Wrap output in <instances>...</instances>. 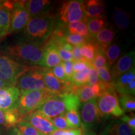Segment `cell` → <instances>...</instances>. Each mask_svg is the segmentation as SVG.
Wrapping results in <instances>:
<instances>
[{"mask_svg":"<svg viewBox=\"0 0 135 135\" xmlns=\"http://www.w3.org/2000/svg\"><path fill=\"white\" fill-rule=\"evenodd\" d=\"M3 54L25 66H40L43 46L25 39L6 47Z\"/></svg>","mask_w":135,"mask_h":135,"instance_id":"obj_1","label":"cell"},{"mask_svg":"<svg viewBox=\"0 0 135 135\" xmlns=\"http://www.w3.org/2000/svg\"><path fill=\"white\" fill-rule=\"evenodd\" d=\"M54 19L53 15L48 11L30 18L25 28L26 40L44 46L53 31Z\"/></svg>","mask_w":135,"mask_h":135,"instance_id":"obj_2","label":"cell"},{"mask_svg":"<svg viewBox=\"0 0 135 135\" xmlns=\"http://www.w3.org/2000/svg\"><path fill=\"white\" fill-rule=\"evenodd\" d=\"M80 102L75 94L68 93L55 94L50 97L38 110L47 118L51 119L56 116L65 114L71 110L78 111Z\"/></svg>","mask_w":135,"mask_h":135,"instance_id":"obj_3","label":"cell"},{"mask_svg":"<svg viewBox=\"0 0 135 135\" xmlns=\"http://www.w3.org/2000/svg\"><path fill=\"white\" fill-rule=\"evenodd\" d=\"M55 93L47 88L20 92L17 110L23 119L25 116L38 110Z\"/></svg>","mask_w":135,"mask_h":135,"instance_id":"obj_4","label":"cell"},{"mask_svg":"<svg viewBox=\"0 0 135 135\" xmlns=\"http://www.w3.org/2000/svg\"><path fill=\"white\" fill-rule=\"evenodd\" d=\"M43 67H27L17 79L15 86L20 92L46 88L43 79Z\"/></svg>","mask_w":135,"mask_h":135,"instance_id":"obj_5","label":"cell"},{"mask_svg":"<svg viewBox=\"0 0 135 135\" xmlns=\"http://www.w3.org/2000/svg\"><path fill=\"white\" fill-rule=\"evenodd\" d=\"M104 117L98 108L97 98L84 103L81 109L82 129L84 131L83 133L85 135H95L91 132L93 128L100 124Z\"/></svg>","mask_w":135,"mask_h":135,"instance_id":"obj_6","label":"cell"},{"mask_svg":"<svg viewBox=\"0 0 135 135\" xmlns=\"http://www.w3.org/2000/svg\"><path fill=\"white\" fill-rule=\"evenodd\" d=\"M97 104L99 112L104 116L119 117L124 114L119 104L115 89L108 91L97 98Z\"/></svg>","mask_w":135,"mask_h":135,"instance_id":"obj_7","label":"cell"},{"mask_svg":"<svg viewBox=\"0 0 135 135\" xmlns=\"http://www.w3.org/2000/svg\"><path fill=\"white\" fill-rule=\"evenodd\" d=\"M26 68L16 63L8 56L0 54V79L10 85L15 86L17 79Z\"/></svg>","mask_w":135,"mask_h":135,"instance_id":"obj_8","label":"cell"},{"mask_svg":"<svg viewBox=\"0 0 135 135\" xmlns=\"http://www.w3.org/2000/svg\"><path fill=\"white\" fill-rule=\"evenodd\" d=\"M60 20L64 24L86 21L84 11L83 1H68L64 3L60 8Z\"/></svg>","mask_w":135,"mask_h":135,"instance_id":"obj_9","label":"cell"},{"mask_svg":"<svg viewBox=\"0 0 135 135\" xmlns=\"http://www.w3.org/2000/svg\"><path fill=\"white\" fill-rule=\"evenodd\" d=\"M25 1H14V6L11 11L10 25L8 34H12L21 31L25 29L29 21L30 16L26 8Z\"/></svg>","mask_w":135,"mask_h":135,"instance_id":"obj_10","label":"cell"},{"mask_svg":"<svg viewBox=\"0 0 135 135\" xmlns=\"http://www.w3.org/2000/svg\"><path fill=\"white\" fill-rule=\"evenodd\" d=\"M22 121L28 123L41 134L51 135L56 130L50 118H47L38 111L25 116Z\"/></svg>","mask_w":135,"mask_h":135,"instance_id":"obj_11","label":"cell"},{"mask_svg":"<svg viewBox=\"0 0 135 135\" xmlns=\"http://www.w3.org/2000/svg\"><path fill=\"white\" fill-rule=\"evenodd\" d=\"M43 79L47 89L54 93L64 94L71 93L73 84L71 81L61 83L56 78L52 73L51 69L43 68Z\"/></svg>","mask_w":135,"mask_h":135,"instance_id":"obj_12","label":"cell"},{"mask_svg":"<svg viewBox=\"0 0 135 135\" xmlns=\"http://www.w3.org/2000/svg\"><path fill=\"white\" fill-rule=\"evenodd\" d=\"M116 92L121 94H128L134 97L135 94V70L134 68L123 73L114 80Z\"/></svg>","mask_w":135,"mask_h":135,"instance_id":"obj_13","label":"cell"},{"mask_svg":"<svg viewBox=\"0 0 135 135\" xmlns=\"http://www.w3.org/2000/svg\"><path fill=\"white\" fill-rule=\"evenodd\" d=\"M134 51H131L119 57L113 65L112 68H110V72L113 81L122 74L134 68Z\"/></svg>","mask_w":135,"mask_h":135,"instance_id":"obj_14","label":"cell"},{"mask_svg":"<svg viewBox=\"0 0 135 135\" xmlns=\"http://www.w3.org/2000/svg\"><path fill=\"white\" fill-rule=\"evenodd\" d=\"M20 96V90L14 86L0 89V109L5 111L16 108Z\"/></svg>","mask_w":135,"mask_h":135,"instance_id":"obj_15","label":"cell"},{"mask_svg":"<svg viewBox=\"0 0 135 135\" xmlns=\"http://www.w3.org/2000/svg\"><path fill=\"white\" fill-rule=\"evenodd\" d=\"M61 63L57 47L55 44L47 41L43 46V58L40 66L51 69Z\"/></svg>","mask_w":135,"mask_h":135,"instance_id":"obj_16","label":"cell"},{"mask_svg":"<svg viewBox=\"0 0 135 135\" xmlns=\"http://www.w3.org/2000/svg\"><path fill=\"white\" fill-rule=\"evenodd\" d=\"M13 6L14 1H0V39L8 34L11 11Z\"/></svg>","mask_w":135,"mask_h":135,"instance_id":"obj_17","label":"cell"},{"mask_svg":"<svg viewBox=\"0 0 135 135\" xmlns=\"http://www.w3.org/2000/svg\"><path fill=\"white\" fill-rule=\"evenodd\" d=\"M100 135H134V133L121 120H113L106 125Z\"/></svg>","mask_w":135,"mask_h":135,"instance_id":"obj_18","label":"cell"},{"mask_svg":"<svg viewBox=\"0 0 135 135\" xmlns=\"http://www.w3.org/2000/svg\"><path fill=\"white\" fill-rule=\"evenodd\" d=\"M84 11L86 19L103 16L105 12V4L99 0H88L83 1Z\"/></svg>","mask_w":135,"mask_h":135,"instance_id":"obj_19","label":"cell"},{"mask_svg":"<svg viewBox=\"0 0 135 135\" xmlns=\"http://www.w3.org/2000/svg\"><path fill=\"white\" fill-rule=\"evenodd\" d=\"M50 3L51 1L48 0H30L25 1L24 4L29 13L30 18H33L46 12Z\"/></svg>","mask_w":135,"mask_h":135,"instance_id":"obj_20","label":"cell"},{"mask_svg":"<svg viewBox=\"0 0 135 135\" xmlns=\"http://www.w3.org/2000/svg\"><path fill=\"white\" fill-rule=\"evenodd\" d=\"M60 27L65 33L78 35L89 40L92 38L89 35L86 25L84 22L78 21L75 23L60 25Z\"/></svg>","mask_w":135,"mask_h":135,"instance_id":"obj_21","label":"cell"},{"mask_svg":"<svg viewBox=\"0 0 135 135\" xmlns=\"http://www.w3.org/2000/svg\"><path fill=\"white\" fill-rule=\"evenodd\" d=\"M114 38H115V32L112 28L109 27L104 28L93 37L94 41L97 42L99 47L103 50L113 43Z\"/></svg>","mask_w":135,"mask_h":135,"instance_id":"obj_22","label":"cell"},{"mask_svg":"<svg viewBox=\"0 0 135 135\" xmlns=\"http://www.w3.org/2000/svg\"><path fill=\"white\" fill-rule=\"evenodd\" d=\"M99 48V45L93 38L86 43L81 45L80 55L84 61L91 64Z\"/></svg>","mask_w":135,"mask_h":135,"instance_id":"obj_23","label":"cell"},{"mask_svg":"<svg viewBox=\"0 0 135 135\" xmlns=\"http://www.w3.org/2000/svg\"><path fill=\"white\" fill-rule=\"evenodd\" d=\"M87 29L88 30L91 38L97 35L101 30L106 26V20L105 17H97V18H88L85 22Z\"/></svg>","mask_w":135,"mask_h":135,"instance_id":"obj_24","label":"cell"},{"mask_svg":"<svg viewBox=\"0 0 135 135\" xmlns=\"http://www.w3.org/2000/svg\"><path fill=\"white\" fill-rule=\"evenodd\" d=\"M112 18L118 28L121 30L127 29L130 25L129 15L118 8H116L113 13Z\"/></svg>","mask_w":135,"mask_h":135,"instance_id":"obj_25","label":"cell"},{"mask_svg":"<svg viewBox=\"0 0 135 135\" xmlns=\"http://www.w3.org/2000/svg\"><path fill=\"white\" fill-rule=\"evenodd\" d=\"M11 135H41L35 128L25 121H21L10 129Z\"/></svg>","mask_w":135,"mask_h":135,"instance_id":"obj_26","label":"cell"},{"mask_svg":"<svg viewBox=\"0 0 135 135\" xmlns=\"http://www.w3.org/2000/svg\"><path fill=\"white\" fill-rule=\"evenodd\" d=\"M107 59L108 65L109 67L113 66L119 58L121 53V48L118 43H112L104 50Z\"/></svg>","mask_w":135,"mask_h":135,"instance_id":"obj_27","label":"cell"},{"mask_svg":"<svg viewBox=\"0 0 135 135\" xmlns=\"http://www.w3.org/2000/svg\"><path fill=\"white\" fill-rule=\"evenodd\" d=\"M91 67H88L81 71L73 73L71 79V82L75 87H80L82 86L88 84V73L89 68Z\"/></svg>","mask_w":135,"mask_h":135,"instance_id":"obj_28","label":"cell"},{"mask_svg":"<svg viewBox=\"0 0 135 135\" xmlns=\"http://www.w3.org/2000/svg\"><path fill=\"white\" fill-rule=\"evenodd\" d=\"M6 129H11L16 124L21 122L23 119L16 108L5 111Z\"/></svg>","mask_w":135,"mask_h":135,"instance_id":"obj_29","label":"cell"},{"mask_svg":"<svg viewBox=\"0 0 135 135\" xmlns=\"http://www.w3.org/2000/svg\"><path fill=\"white\" fill-rule=\"evenodd\" d=\"M121 108L124 111L133 113L135 110V98L134 97L128 94L119 95L118 99Z\"/></svg>","mask_w":135,"mask_h":135,"instance_id":"obj_30","label":"cell"},{"mask_svg":"<svg viewBox=\"0 0 135 135\" xmlns=\"http://www.w3.org/2000/svg\"><path fill=\"white\" fill-rule=\"evenodd\" d=\"M64 115L71 129H76L81 126V118L78 111L71 110L67 111Z\"/></svg>","mask_w":135,"mask_h":135,"instance_id":"obj_31","label":"cell"},{"mask_svg":"<svg viewBox=\"0 0 135 135\" xmlns=\"http://www.w3.org/2000/svg\"><path fill=\"white\" fill-rule=\"evenodd\" d=\"M91 65L93 67L95 68L96 70L99 68L105 66H108V65L107 59H106L104 50L100 47L99 48V50H98L97 53L96 54L95 56H94Z\"/></svg>","mask_w":135,"mask_h":135,"instance_id":"obj_32","label":"cell"},{"mask_svg":"<svg viewBox=\"0 0 135 135\" xmlns=\"http://www.w3.org/2000/svg\"><path fill=\"white\" fill-rule=\"evenodd\" d=\"M64 40L67 42L68 43L70 44L71 45L73 46H77V45H81L84 43H86L91 39L89 40L84 37L80 36L78 35H75V34H68L66 33L63 37Z\"/></svg>","mask_w":135,"mask_h":135,"instance_id":"obj_33","label":"cell"},{"mask_svg":"<svg viewBox=\"0 0 135 135\" xmlns=\"http://www.w3.org/2000/svg\"><path fill=\"white\" fill-rule=\"evenodd\" d=\"M97 71L99 80L108 84H114V81L112 80L111 75L110 67L108 66H105L97 69Z\"/></svg>","mask_w":135,"mask_h":135,"instance_id":"obj_34","label":"cell"},{"mask_svg":"<svg viewBox=\"0 0 135 135\" xmlns=\"http://www.w3.org/2000/svg\"><path fill=\"white\" fill-rule=\"evenodd\" d=\"M50 119L56 129L67 130V129H71L68 124L66 120L64 114L58 116Z\"/></svg>","mask_w":135,"mask_h":135,"instance_id":"obj_35","label":"cell"},{"mask_svg":"<svg viewBox=\"0 0 135 135\" xmlns=\"http://www.w3.org/2000/svg\"><path fill=\"white\" fill-rule=\"evenodd\" d=\"M52 73L54 75V76L61 83H66L68 81H70L68 80L66 76L65 73V71H64V68L63 65H62L61 63L60 65L56 66L53 69H51Z\"/></svg>","mask_w":135,"mask_h":135,"instance_id":"obj_36","label":"cell"},{"mask_svg":"<svg viewBox=\"0 0 135 135\" xmlns=\"http://www.w3.org/2000/svg\"><path fill=\"white\" fill-rule=\"evenodd\" d=\"M90 66H93L91 64L86 61H74L73 66V73L81 71Z\"/></svg>","mask_w":135,"mask_h":135,"instance_id":"obj_37","label":"cell"},{"mask_svg":"<svg viewBox=\"0 0 135 135\" xmlns=\"http://www.w3.org/2000/svg\"><path fill=\"white\" fill-rule=\"evenodd\" d=\"M120 120L125 123L130 129L134 133L135 131V116L131 113L129 115H124L121 118Z\"/></svg>","mask_w":135,"mask_h":135,"instance_id":"obj_38","label":"cell"},{"mask_svg":"<svg viewBox=\"0 0 135 135\" xmlns=\"http://www.w3.org/2000/svg\"><path fill=\"white\" fill-rule=\"evenodd\" d=\"M99 81V79L97 71L95 68L91 66L89 68L88 73V84L90 86L94 85Z\"/></svg>","mask_w":135,"mask_h":135,"instance_id":"obj_39","label":"cell"},{"mask_svg":"<svg viewBox=\"0 0 135 135\" xmlns=\"http://www.w3.org/2000/svg\"><path fill=\"white\" fill-rule=\"evenodd\" d=\"M73 62L74 61H63L61 63L65 75L66 76L68 80L70 81H71V79L73 74Z\"/></svg>","mask_w":135,"mask_h":135,"instance_id":"obj_40","label":"cell"},{"mask_svg":"<svg viewBox=\"0 0 135 135\" xmlns=\"http://www.w3.org/2000/svg\"><path fill=\"white\" fill-rule=\"evenodd\" d=\"M58 51V54L60 55L61 60H63L64 61H74L73 58L72 54L71 52L67 51L62 49L57 48Z\"/></svg>","mask_w":135,"mask_h":135,"instance_id":"obj_41","label":"cell"},{"mask_svg":"<svg viewBox=\"0 0 135 135\" xmlns=\"http://www.w3.org/2000/svg\"><path fill=\"white\" fill-rule=\"evenodd\" d=\"M80 47H81V45L73 46V47L71 54H72L73 58L74 61H84L80 55Z\"/></svg>","mask_w":135,"mask_h":135,"instance_id":"obj_42","label":"cell"},{"mask_svg":"<svg viewBox=\"0 0 135 135\" xmlns=\"http://www.w3.org/2000/svg\"><path fill=\"white\" fill-rule=\"evenodd\" d=\"M83 132V131L81 128L76 129H69L64 131L63 135H80L82 134Z\"/></svg>","mask_w":135,"mask_h":135,"instance_id":"obj_43","label":"cell"},{"mask_svg":"<svg viewBox=\"0 0 135 135\" xmlns=\"http://www.w3.org/2000/svg\"><path fill=\"white\" fill-rule=\"evenodd\" d=\"M0 126L6 129V119H5V111L0 109Z\"/></svg>","mask_w":135,"mask_h":135,"instance_id":"obj_44","label":"cell"},{"mask_svg":"<svg viewBox=\"0 0 135 135\" xmlns=\"http://www.w3.org/2000/svg\"><path fill=\"white\" fill-rule=\"evenodd\" d=\"M10 86H13L10 85L9 84H8V83L0 79V89L3 88H6V87H10Z\"/></svg>","mask_w":135,"mask_h":135,"instance_id":"obj_45","label":"cell"},{"mask_svg":"<svg viewBox=\"0 0 135 135\" xmlns=\"http://www.w3.org/2000/svg\"><path fill=\"white\" fill-rule=\"evenodd\" d=\"M64 131L65 130H60V129H56L54 131L51 135H63Z\"/></svg>","mask_w":135,"mask_h":135,"instance_id":"obj_46","label":"cell"},{"mask_svg":"<svg viewBox=\"0 0 135 135\" xmlns=\"http://www.w3.org/2000/svg\"><path fill=\"white\" fill-rule=\"evenodd\" d=\"M4 128H3V126H0V135H3L4 132Z\"/></svg>","mask_w":135,"mask_h":135,"instance_id":"obj_47","label":"cell"},{"mask_svg":"<svg viewBox=\"0 0 135 135\" xmlns=\"http://www.w3.org/2000/svg\"><path fill=\"white\" fill-rule=\"evenodd\" d=\"M6 135H11V133H10V132L9 131V132L7 133V134H6Z\"/></svg>","mask_w":135,"mask_h":135,"instance_id":"obj_48","label":"cell"},{"mask_svg":"<svg viewBox=\"0 0 135 135\" xmlns=\"http://www.w3.org/2000/svg\"><path fill=\"white\" fill-rule=\"evenodd\" d=\"M80 135H84V134H83V133H82V134H80Z\"/></svg>","mask_w":135,"mask_h":135,"instance_id":"obj_49","label":"cell"},{"mask_svg":"<svg viewBox=\"0 0 135 135\" xmlns=\"http://www.w3.org/2000/svg\"><path fill=\"white\" fill-rule=\"evenodd\" d=\"M41 135H46V134H41Z\"/></svg>","mask_w":135,"mask_h":135,"instance_id":"obj_50","label":"cell"}]
</instances>
